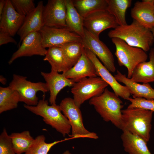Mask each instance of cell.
<instances>
[{
    "mask_svg": "<svg viewBox=\"0 0 154 154\" xmlns=\"http://www.w3.org/2000/svg\"><path fill=\"white\" fill-rule=\"evenodd\" d=\"M110 38H119L129 45L140 48L145 52L151 49L154 41V37L151 29L133 20L130 25H118L108 33Z\"/></svg>",
    "mask_w": 154,
    "mask_h": 154,
    "instance_id": "obj_1",
    "label": "cell"
},
{
    "mask_svg": "<svg viewBox=\"0 0 154 154\" xmlns=\"http://www.w3.org/2000/svg\"><path fill=\"white\" fill-rule=\"evenodd\" d=\"M89 103L94 106L104 121L111 122L121 130L123 102L114 92L106 88L101 94L90 99Z\"/></svg>",
    "mask_w": 154,
    "mask_h": 154,
    "instance_id": "obj_2",
    "label": "cell"
},
{
    "mask_svg": "<svg viewBox=\"0 0 154 154\" xmlns=\"http://www.w3.org/2000/svg\"><path fill=\"white\" fill-rule=\"evenodd\" d=\"M23 106L30 112L42 117L46 124L54 129L63 137L67 135H70L71 127L68 120L62 113L59 105L56 104L48 105V100L45 99V94L36 106L24 104Z\"/></svg>",
    "mask_w": 154,
    "mask_h": 154,
    "instance_id": "obj_3",
    "label": "cell"
},
{
    "mask_svg": "<svg viewBox=\"0 0 154 154\" xmlns=\"http://www.w3.org/2000/svg\"><path fill=\"white\" fill-rule=\"evenodd\" d=\"M121 112L122 131H127L148 142L153 112L139 108H127L122 110Z\"/></svg>",
    "mask_w": 154,
    "mask_h": 154,
    "instance_id": "obj_4",
    "label": "cell"
},
{
    "mask_svg": "<svg viewBox=\"0 0 154 154\" xmlns=\"http://www.w3.org/2000/svg\"><path fill=\"white\" fill-rule=\"evenodd\" d=\"M116 47L115 54L120 66L127 69V78H131L133 70L139 63L146 61L148 55L142 49L129 45L119 38H111Z\"/></svg>",
    "mask_w": 154,
    "mask_h": 154,
    "instance_id": "obj_5",
    "label": "cell"
},
{
    "mask_svg": "<svg viewBox=\"0 0 154 154\" xmlns=\"http://www.w3.org/2000/svg\"><path fill=\"white\" fill-rule=\"evenodd\" d=\"M9 86L18 92L19 102L28 106H35L39 101L37 94L38 91L44 94L49 91L46 83L32 82L27 79V77L13 74V79Z\"/></svg>",
    "mask_w": 154,
    "mask_h": 154,
    "instance_id": "obj_6",
    "label": "cell"
},
{
    "mask_svg": "<svg viewBox=\"0 0 154 154\" xmlns=\"http://www.w3.org/2000/svg\"><path fill=\"white\" fill-rule=\"evenodd\" d=\"M59 106L63 114L70 123L71 134L69 136L70 137L75 139L88 138L97 139L98 138L96 133L90 132L85 128L81 111L73 99L70 97L64 98L61 101Z\"/></svg>",
    "mask_w": 154,
    "mask_h": 154,
    "instance_id": "obj_7",
    "label": "cell"
},
{
    "mask_svg": "<svg viewBox=\"0 0 154 154\" xmlns=\"http://www.w3.org/2000/svg\"><path fill=\"white\" fill-rule=\"evenodd\" d=\"M108 84L101 77H87L74 83L71 92L76 105L80 108L86 101L101 94Z\"/></svg>",
    "mask_w": 154,
    "mask_h": 154,
    "instance_id": "obj_8",
    "label": "cell"
},
{
    "mask_svg": "<svg viewBox=\"0 0 154 154\" xmlns=\"http://www.w3.org/2000/svg\"><path fill=\"white\" fill-rule=\"evenodd\" d=\"M45 48L59 46L72 42H81L82 38L68 27L56 28L44 26L38 32Z\"/></svg>",
    "mask_w": 154,
    "mask_h": 154,
    "instance_id": "obj_9",
    "label": "cell"
},
{
    "mask_svg": "<svg viewBox=\"0 0 154 154\" xmlns=\"http://www.w3.org/2000/svg\"><path fill=\"white\" fill-rule=\"evenodd\" d=\"M84 35L81 42L85 48L94 53L111 72L116 71L113 55L106 45L99 38L94 36L84 28Z\"/></svg>",
    "mask_w": 154,
    "mask_h": 154,
    "instance_id": "obj_10",
    "label": "cell"
},
{
    "mask_svg": "<svg viewBox=\"0 0 154 154\" xmlns=\"http://www.w3.org/2000/svg\"><path fill=\"white\" fill-rule=\"evenodd\" d=\"M84 28L97 38L106 29L118 26L114 17L107 10L96 11L84 18Z\"/></svg>",
    "mask_w": 154,
    "mask_h": 154,
    "instance_id": "obj_11",
    "label": "cell"
},
{
    "mask_svg": "<svg viewBox=\"0 0 154 154\" xmlns=\"http://www.w3.org/2000/svg\"><path fill=\"white\" fill-rule=\"evenodd\" d=\"M64 0H49L44 6L42 17L44 26L56 28L67 27Z\"/></svg>",
    "mask_w": 154,
    "mask_h": 154,
    "instance_id": "obj_12",
    "label": "cell"
},
{
    "mask_svg": "<svg viewBox=\"0 0 154 154\" xmlns=\"http://www.w3.org/2000/svg\"><path fill=\"white\" fill-rule=\"evenodd\" d=\"M86 53L94 64L98 76L101 77L109 85L118 96L128 100L130 94L126 86L120 84L94 53L85 48Z\"/></svg>",
    "mask_w": 154,
    "mask_h": 154,
    "instance_id": "obj_13",
    "label": "cell"
},
{
    "mask_svg": "<svg viewBox=\"0 0 154 154\" xmlns=\"http://www.w3.org/2000/svg\"><path fill=\"white\" fill-rule=\"evenodd\" d=\"M47 50L42 45L39 32L31 33L23 39L18 49L13 53L8 63L11 64L17 59L22 57L35 55L44 56Z\"/></svg>",
    "mask_w": 154,
    "mask_h": 154,
    "instance_id": "obj_14",
    "label": "cell"
},
{
    "mask_svg": "<svg viewBox=\"0 0 154 154\" xmlns=\"http://www.w3.org/2000/svg\"><path fill=\"white\" fill-rule=\"evenodd\" d=\"M25 17L16 11L10 0H6L4 9L0 16V32L14 36L22 26Z\"/></svg>",
    "mask_w": 154,
    "mask_h": 154,
    "instance_id": "obj_15",
    "label": "cell"
},
{
    "mask_svg": "<svg viewBox=\"0 0 154 154\" xmlns=\"http://www.w3.org/2000/svg\"><path fill=\"white\" fill-rule=\"evenodd\" d=\"M44 7L43 1H39L35 9L25 16L23 23L17 33L20 37L19 47L27 35L33 32H38L44 26L42 17Z\"/></svg>",
    "mask_w": 154,
    "mask_h": 154,
    "instance_id": "obj_16",
    "label": "cell"
},
{
    "mask_svg": "<svg viewBox=\"0 0 154 154\" xmlns=\"http://www.w3.org/2000/svg\"><path fill=\"white\" fill-rule=\"evenodd\" d=\"M131 15L133 20L151 29L154 27V0L136 2L131 10Z\"/></svg>",
    "mask_w": 154,
    "mask_h": 154,
    "instance_id": "obj_17",
    "label": "cell"
},
{
    "mask_svg": "<svg viewBox=\"0 0 154 154\" xmlns=\"http://www.w3.org/2000/svg\"><path fill=\"white\" fill-rule=\"evenodd\" d=\"M40 74L47 85L50 93L49 102L51 105L56 104L58 94L64 88L72 86L75 83L66 78L62 73L51 70L49 73L41 72Z\"/></svg>",
    "mask_w": 154,
    "mask_h": 154,
    "instance_id": "obj_18",
    "label": "cell"
},
{
    "mask_svg": "<svg viewBox=\"0 0 154 154\" xmlns=\"http://www.w3.org/2000/svg\"><path fill=\"white\" fill-rule=\"evenodd\" d=\"M62 73L66 78L75 83L85 78L98 76L94 66L86 55L85 49L76 64Z\"/></svg>",
    "mask_w": 154,
    "mask_h": 154,
    "instance_id": "obj_19",
    "label": "cell"
},
{
    "mask_svg": "<svg viewBox=\"0 0 154 154\" xmlns=\"http://www.w3.org/2000/svg\"><path fill=\"white\" fill-rule=\"evenodd\" d=\"M114 77L118 82L124 84L127 88L133 98L154 100V89L149 83L141 84L134 82L118 70Z\"/></svg>",
    "mask_w": 154,
    "mask_h": 154,
    "instance_id": "obj_20",
    "label": "cell"
},
{
    "mask_svg": "<svg viewBox=\"0 0 154 154\" xmlns=\"http://www.w3.org/2000/svg\"><path fill=\"white\" fill-rule=\"evenodd\" d=\"M149 60L141 62L134 69L130 79L136 83H149L154 82V48H151Z\"/></svg>",
    "mask_w": 154,
    "mask_h": 154,
    "instance_id": "obj_21",
    "label": "cell"
},
{
    "mask_svg": "<svg viewBox=\"0 0 154 154\" xmlns=\"http://www.w3.org/2000/svg\"><path fill=\"white\" fill-rule=\"evenodd\" d=\"M121 138L124 150L129 154H151L147 142L138 136L124 131Z\"/></svg>",
    "mask_w": 154,
    "mask_h": 154,
    "instance_id": "obj_22",
    "label": "cell"
},
{
    "mask_svg": "<svg viewBox=\"0 0 154 154\" xmlns=\"http://www.w3.org/2000/svg\"><path fill=\"white\" fill-rule=\"evenodd\" d=\"M66 8V23L71 31L83 38L84 35V18L74 7L72 0H64Z\"/></svg>",
    "mask_w": 154,
    "mask_h": 154,
    "instance_id": "obj_23",
    "label": "cell"
},
{
    "mask_svg": "<svg viewBox=\"0 0 154 154\" xmlns=\"http://www.w3.org/2000/svg\"><path fill=\"white\" fill-rule=\"evenodd\" d=\"M58 47H60L62 51L66 71L78 62L84 49L83 44L80 42H70Z\"/></svg>",
    "mask_w": 154,
    "mask_h": 154,
    "instance_id": "obj_24",
    "label": "cell"
},
{
    "mask_svg": "<svg viewBox=\"0 0 154 154\" xmlns=\"http://www.w3.org/2000/svg\"><path fill=\"white\" fill-rule=\"evenodd\" d=\"M73 4L84 18L96 11L107 10L106 0H72Z\"/></svg>",
    "mask_w": 154,
    "mask_h": 154,
    "instance_id": "obj_25",
    "label": "cell"
},
{
    "mask_svg": "<svg viewBox=\"0 0 154 154\" xmlns=\"http://www.w3.org/2000/svg\"><path fill=\"white\" fill-rule=\"evenodd\" d=\"M107 10L115 18L119 26L127 25L125 18L127 9L130 7L131 0H106Z\"/></svg>",
    "mask_w": 154,
    "mask_h": 154,
    "instance_id": "obj_26",
    "label": "cell"
},
{
    "mask_svg": "<svg viewBox=\"0 0 154 154\" xmlns=\"http://www.w3.org/2000/svg\"><path fill=\"white\" fill-rule=\"evenodd\" d=\"M19 102V94L9 86L0 87V114L17 108Z\"/></svg>",
    "mask_w": 154,
    "mask_h": 154,
    "instance_id": "obj_27",
    "label": "cell"
},
{
    "mask_svg": "<svg viewBox=\"0 0 154 154\" xmlns=\"http://www.w3.org/2000/svg\"><path fill=\"white\" fill-rule=\"evenodd\" d=\"M43 60L49 62L52 70L62 73L66 71L63 54L60 47L54 46L48 48Z\"/></svg>",
    "mask_w": 154,
    "mask_h": 154,
    "instance_id": "obj_28",
    "label": "cell"
},
{
    "mask_svg": "<svg viewBox=\"0 0 154 154\" xmlns=\"http://www.w3.org/2000/svg\"><path fill=\"white\" fill-rule=\"evenodd\" d=\"M74 139L73 137H70L62 140L47 143L45 141V136L43 135H40L34 139L28 149L24 154H48L52 147L56 144Z\"/></svg>",
    "mask_w": 154,
    "mask_h": 154,
    "instance_id": "obj_29",
    "label": "cell"
},
{
    "mask_svg": "<svg viewBox=\"0 0 154 154\" xmlns=\"http://www.w3.org/2000/svg\"><path fill=\"white\" fill-rule=\"evenodd\" d=\"M9 136L13 149L17 154L24 153L34 139L27 130L19 133H12Z\"/></svg>",
    "mask_w": 154,
    "mask_h": 154,
    "instance_id": "obj_30",
    "label": "cell"
},
{
    "mask_svg": "<svg viewBox=\"0 0 154 154\" xmlns=\"http://www.w3.org/2000/svg\"><path fill=\"white\" fill-rule=\"evenodd\" d=\"M16 11L20 15L26 16L35 8L33 0H11Z\"/></svg>",
    "mask_w": 154,
    "mask_h": 154,
    "instance_id": "obj_31",
    "label": "cell"
},
{
    "mask_svg": "<svg viewBox=\"0 0 154 154\" xmlns=\"http://www.w3.org/2000/svg\"><path fill=\"white\" fill-rule=\"evenodd\" d=\"M128 100L131 103L127 108H139L154 112V100L130 97Z\"/></svg>",
    "mask_w": 154,
    "mask_h": 154,
    "instance_id": "obj_32",
    "label": "cell"
},
{
    "mask_svg": "<svg viewBox=\"0 0 154 154\" xmlns=\"http://www.w3.org/2000/svg\"><path fill=\"white\" fill-rule=\"evenodd\" d=\"M0 154H17L15 152L9 135L4 128L0 135Z\"/></svg>",
    "mask_w": 154,
    "mask_h": 154,
    "instance_id": "obj_33",
    "label": "cell"
},
{
    "mask_svg": "<svg viewBox=\"0 0 154 154\" xmlns=\"http://www.w3.org/2000/svg\"><path fill=\"white\" fill-rule=\"evenodd\" d=\"M9 43L17 44V42L12 37L7 33L0 32V46Z\"/></svg>",
    "mask_w": 154,
    "mask_h": 154,
    "instance_id": "obj_34",
    "label": "cell"
},
{
    "mask_svg": "<svg viewBox=\"0 0 154 154\" xmlns=\"http://www.w3.org/2000/svg\"><path fill=\"white\" fill-rule=\"evenodd\" d=\"M6 2V0H0V16L1 15L4 9Z\"/></svg>",
    "mask_w": 154,
    "mask_h": 154,
    "instance_id": "obj_35",
    "label": "cell"
},
{
    "mask_svg": "<svg viewBox=\"0 0 154 154\" xmlns=\"http://www.w3.org/2000/svg\"><path fill=\"white\" fill-rule=\"evenodd\" d=\"M0 79L3 80V81H1V82L3 84H4L6 83V81L5 78H4L3 76H2L0 77Z\"/></svg>",
    "mask_w": 154,
    "mask_h": 154,
    "instance_id": "obj_36",
    "label": "cell"
},
{
    "mask_svg": "<svg viewBox=\"0 0 154 154\" xmlns=\"http://www.w3.org/2000/svg\"><path fill=\"white\" fill-rule=\"evenodd\" d=\"M61 154H72L71 153L70 151L68 150H66L64 151L63 153Z\"/></svg>",
    "mask_w": 154,
    "mask_h": 154,
    "instance_id": "obj_37",
    "label": "cell"
},
{
    "mask_svg": "<svg viewBox=\"0 0 154 154\" xmlns=\"http://www.w3.org/2000/svg\"><path fill=\"white\" fill-rule=\"evenodd\" d=\"M153 35L154 37V27L151 29Z\"/></svg>",
    "mask_w": 154,
    "mask_h": 154,
    "instance_id": "obj_38",
    "label": "cell"
}]
</instances>
